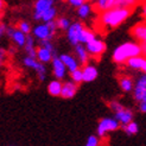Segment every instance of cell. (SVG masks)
I'll list each match as a JSON object with an SVG mask.
<instances>
[{
	"mask_svg": "<svg viewBox=\"0 0 146 146\" xmlns=\"http://www.w3.org/2000/svg\"><path fill=\"white\" fill-rule=\"evenodd\" d=\"M51 67H52V74L56 80H62L67 75V68H65L64 63L61 61L60 57H54L51 61Z\"/></svg>",
	"mask_w": 146,
	"mask_h": 146,
	"instance_id": "9c48e42d",
	"label": "cell"
},
{
	"mask_svg": "<svg viewBox=\"0 0 146 146\" xmlns=\"http://www.w3.org/2000/svg\"><path fill=\"white\" fill-rule=\"evenodd\" d=\"M24 50L26 52V56L30 57H35L36 58V54H37V48H36V39L32 35H26V42L24 45Z\"/></svg>",
	"mask_w": 146,
	"mask_h": 146,
	"instance_id": "ac0fdd59",
	"label": "cell"
},
{
	"mask_svg": "<svg viewBox=\"0 0 146 146\" xmlns=\"http://www.w3.org/2000/svg\"><path fill=\"white\" fill-rule=\"evenodd\" d=\"M138 0H116L115 6L118 7H122V9H129V10H133L137 7L138 5Z\"/></svg>",
	"mask_w": 146,
	"mask_h": 146,
	"instance_id": "484cf974",
	"label": "cell"
},
{
	"mask_svg": "<svg viewBox=\"0 0 146 146\" xmlns=\"http://www.w3.org/2000/svg\"><path fill=\"white\" fill-rule=\"evenodd\" d=\"M39 46H43V48L50 50V51H56L55 46H54V44H52V42H51V40H40L39 42Z\"/></svg>",
	"mask_w": 146,
	"mask_h": 146,
	"instance_id": "d6a6232c",
	"label": "cell"
},
{
	"mask_svg": "<svg viewBox=\"0 0 146 146\" xmlns=\"http://www.w3.org/2000/svg\"><path fill=\"white\" fill-rule=\"evenodd\" d=\"M6 30H7V25L5 23H0V38L3 36H6Z\"/></svg>",
	"mask_w": 146,
	"mask_h": 146,
	"instance_id": "8d00e7d4",
	"label": "cell"
},
{
	"mask_svg": "<svg viewBox=\"0 0 146 146\" xmlns=\"http://www.w3.org/2000/svg\"><path fill=\"white\" fill-rule=\"evenodd\" d=\"M122 129L125 131L126 134L134 135V134L138 133V131H139V126H138V123L135 121H131V122L127 123V125H123L122 126Z\"/></svg>",
	"mask_w": 146,
	"mask_h": 146,
	"instance_id": "4316f807",
	"label": "cell"
},
{
	"mask_svg": "<svg viewBox=\"0 0 146 146\" xmlns=\"http://www.w3.org/2000/svg\"><path fill=\"white\" fill-rule=\"evenodd\" d=\"M54 57H57L56 51H50L43 46H38L37 48V54H36V58L43 64L46 63H51Z\"/></svg>",
	"mask_w": 146,
	"mask_h": 146,
	"instance_id": "5bb4252c",
	"label": "cell"
},
{
	"mask_svg": "<svg viewBox=\"0 0 146 146\" xmlns=\"http://www.w3.org/2000/svg\"><path fill=\"white\" fill-rule=\"evenodd\" d=\"M18 30H20L21 32H24L25 35H29L32 31V29H31V25H30L29 21L23 20V21H20V23L18 24Z\"/></svg>",
	"mask_w": 146,
	"mask_h": 146,
	"instance_id": "1f68e13d",
	"label": "cell"
},
{
	"mask_svg": "<svg viewBox=\"0 0 146 146\" xmlns=\"http://www.w3.org/2000/svg\"><path fill=\"white\" fill-rule=\"evenodd\" d=\"M138 107H139V111L141 113H146V101H141L138 104Z\"/></svg>",
	"mask_w": 146,
	"mask_h": 146,
	"instance_id": "74e56055",
	"label": "cell"
},
{
	"mask_svg": "<svg viewBox=\"0 0 146 146\" xmlns=\"http://www.w3.org/2000/svg\"><path fill=\"white\" fill-rule=\"evenodd\" d=\"M108 107H109V109H111L113 113H116L118 111H120V109H122L125 106H123L121 102L118 101V100H111L108 102Z\"/></svg>",
	"mask_w": 146,
	"mask_h": 146,
	"instance_id": "f546056e",
	"label": "cell"
},
{
	"mask_svg": "<svg viewBox=\"0 0 146 146\" xmlns=\"http://www.w3.org/2000/svg\"><path fill=\"white\" fill-rule=\"evenodd\" d=\"M5 60H6V51H5V49L0 48V67L4 64Z\"/></svg>",
	"mask_w": 146,
	"mask_h": 146,
	"instance_id": "d590c367",
	"label": "cell"
},
{
	"mask_svg": "<svg viewBox=\"0 0 146 146\" xmlns=\"http://www.w3.org/2000/svg\"><path fill=\"white\" fill-rule=\"evenodd\" d=\"M115 3L116 0H95L93 5H94V10H96L99 13H101L114 7Z\"/></svg>",
	"mask_w": 146,
	"mask_h": 146,
	"instance_id": "7402d4cb",
	"label": "cell"
},
{
	"mask_svg": "<svg viewBox=\"0 0 146 146\" xmlns=\"http://www.w3.org/2000/svg\"><path fill=\"white\" fill-rule=\"evenodd\" d=\"M126 67L128 69L141 71L143 74H146V57H144L143 55H139L133 58H129L126 62Z\"/></svg>",
	"mask_w": 146,
	"mask_h": 146,
	"instance_id": "ba28073f",
	"label": "cell"
},
{
	"mask_svg": "<svg viewBox=\"0 0 146 146\" xmlns=\"http://www.w3.org/2000/svg\"><path fill=\"white\" fill-rule=\"evenodd\" d=\"M55 0H36L33 4V13L42 14L45 10L54 6Z\"/></svg>",
	"mask_w": 146,
	"mask_h": 146,
	"instance_id": "44dd1931",
	"label": "cell"
},
{
	"mask_svg": "<svg viewBox=\"0 0 146 146\" xmlns=\"http://www.w3.org/2000/svg\"><path fill=\"white\" fill-rule=\"evenodd\" d=\"M87 1H95V0H87Z\"/></svg>",
	"mask_w": 146,
	"mask_h": 146,
	"instance_id": "b9f144b4",
	"label": "cell"
},
{
	"mask_svg": "<svg viewBox=\"0 0 146 146\" xmlns=\"http://www.w3.org/2000/svg\"><path fill=\"white\" fill-rule=\"evenodd\" d=\"M120 128V123L115 118H111V116H106L102 118L98 122V127H96V135L99 138H104L108 133L115 132Z\"/></svg>",
	"mask_w": 146,
	"mask_h": 146,
	"instance_id": "277c9868",
	"label": "cell"
},
{
	"mask_svg": "<svg viewBox=\"0 0 146 146\" xmlns=\"http://www.w3.org/2000/svg\"><path fill=\"white\" fill-rule=\"evenodd\" d=\"M67 1L71 7H74V9H78V7L81 6L84 1H87V0H67Z\"/></svg>",
	"mask_w": 146,
	"mask_h": 146,
	"instance_id": "836d02e7",
	"label": "cell"
},
{
	"mask_svg": "<svg viewBox=\"0 0 146 146\" xmlns=\"http://www.w3.org/2000/svg\"><path fill=\"white\" fill-rule=\"evenodd\" d=\"M70 80L76 84H80L83 82V75H82V69L78 68L74 71H70Z\"/></svg>",
	"mask_w": 146,
	"mask_h": 146,
	"instance_id": "f1b7e54d",
	"label": "cell"
},
{
	"mask_svg": "<svg viewBox=\"0 0 146 146\" xmlns=\"http://www.w3.org/2000/svg\"><path fill=\"white\" fill-rule=\"evenodd\" d=\"M86 49H87V51H88V54H89L90 57L99 58V57H101L102 55L106 52L107 45H106V43L102 39H99L96 37L95 39H93L89 43H87Z\"/></svg>",
	"mask_w": 146,
	"mask_h": 146,
	"instance_id": "8992f818",
	"label": "cell"
},
{
	"mask_svg": "<svg viewBox=\"0 0 146 146\" xmlns=\"http://www.w3.org/2000/svg\"><path fill=\"white\" fill-rule=\"evenodd\" d=\"M62 86H63V82L61 80H52L50 81L49 84H48V93L50 94L51 96L54 98H57V96H61V92H62Z\"/></svg>",
	"mask_w": 146,
	"mask_h": 146,
	"instance_id": "ffe728a7",
	"label": "cell"
},
{
	"mask_svg": "<svg viewBox=\"0 0 146 146\" xmlns=\"http://www.w3.org/2000/svg\"><path fill=\"white\" fill-rule=\"evenodd\" d=\"M84 27L86 26L82 21H74L70 24L69 29L67 30V38L72 46L80 44V37H81V33Z\"/></svg>",
	"mask_w": 146,
	"mask_h": 146,
	"instance_id": "5b68a950",
	"label": "cell"
},
{
	"mask_svg": "<svg viewBox=\"0 0 146 146\" xmlns=\"http://www.w3.org/2000/svg\"><path fill=\"white\" fill-rule=\"evenodd\" d=\"M56 31H57L56 20H52V21H49V23L36 25L31 32L35 39L40 42V40H52V38L56 35Z\"/></svg>",
	"mask_w": 146,
	"mask_h": 146,
	"instance_id": "3957f363",
	"label": "cell"
},
{
	"mask_svg": "<svg viewBox=\"0 0 146 146\" xmlns=\"http://www.w3.org/2000/svg\"><path fill=\"white\" fill-rule=\"evenodd\" d=\"M61 58V61L64 63L65 65V68H67V70L70 72V71H74L78 68H81V65H80L78 61H77V58L75 56H72V55H69V54H62L58 56Z\"/></svg>",
	"mask_w": 146,
	"mask_h": 146,
	"instance_id": "9a60e30c",
	"label": "cell"
},
{
	"mask_svg": "<svg viewBox=\"0 0 146 146\" xmlns=\"http://www.w3.org/2000/svg\"><path fill=\"white\" fill-rule=\"evenodd\" d=\"M84 146H100V138L96 134H92L88 137Z\"/></svg>",
	"mask_w": 146,
	"mask_h": 146,
	"instance_id": "4dcf8cb0",
	"label": "cell"
},
{
	"mask_svg": "<svg viewBox=\"0 0 146 146\" xmlns=\"http://www.w3.org/2000/svg\"><path fill=\"white\" fill-rule=\"evenodd\" d=\"M141 55V46L138 42H125L118 45L112 54V60L114 63L122 65L126 64L129 58Z\"/></svg>",
	"mask_w": 146,
	"mask_h": 146,
	"instance_id": "7a4b0ae2",
	"label": "cell"
},
{
	"mask_svg": "<svg viewBox=\"0 0 146 146\" xmlns=\"http://www.w3.org/2000/svg\"><path fill=\"white\" fill-rule=\"evenodd\" d=\"M138 1H140V3H141V1H143V0H138Z\"/></svg>",
	"mask_w": 146,
	"mask_h": 146,
	"instance_id": "7bdbcfd3",
	"label": "cell"
},
{
	"mask_svg": "<svg viewBox=\"0 0 146 146\" xmlns=\"http://www.w3.org/2000/svg\"><path fill=\"white\" fill-rule=\"evenodd\" d=\"M95 38H96V33L94 32L93 30H90V29L84 27L82 33H81V37H80V44L86 45L87 43H89L90 40L95 39Z\"/></svg>",
	"mask_w": 146,
	"mask_h": 146,
	"instance_id": "603a6c76",
	"label": "cell"
},
{
	"mask_svg": "<svg viewBox=\"0 0 146 146\" xmlns=\"http://www.w3.org/2000/svg\"><path fill=\"white\" fill-rule=\"evenodd\" d=\"M133 10L129 9H122V7L114 6L107 11H104L99 14L98 18V25L102 30H113V29L119 27L121 24L131 17Z\"/></svg>",
	"mask_w": 146,
	"mask_h": 146,
	"instance_id": "6da1fadb",
	"label": "cell"
},
{
	"mask_svg": "<svg viewBox=\"0 0 146 146\" xmlns=\"http://www.w3.org/2000/svg\"><path fill=\"white\" fill-rule=\"evenodd\" d=\"M23 64L25 65L26 68H29V69H32V70H37L38 69V67L42 64L37 58H35V57H30V56H25L24 57V60H23Z\"/></svg>",
	"mask_w": 146,
	"mask_h": 146,
	"instance_id": "d4e9b609",
	"label": "cell"
},
{
	"mask_svg": "<svg viewBox=\"0 0 146 146\" xmlns=\"http://www.w3.org/2000/svg\"><path fill=\"white\" fill-rule=\"evenodd\" d=\"M140 46H141V55L146 57V43H140Z\"/></svg>",
	"mask_w": 146,
	"mask_h": 146,
	"instance_id": "f35d334b",
	"label": "cell"
},
{
	"mask_svg": "<svg viewBox=\"0 0 146 146\" xmlns=\"http://www.w3.org/2000/svg\"><path fill=\"white\" fill-rule=\"evenodd\" d=\"M56 17H57V10L56 7L52 6L50 9L45 10L44 12L42 13V21L43 23H49V21H52V20H56Z\"/></svg>",
	"mask_w": 146,
	"mask_h": 146,
	"instance_id": "cb8c5ba5",
	"label": "cell"
},
{
	"mask_svg": "<svg viewBox=\"0 0 146 146\" xmlns=\"http://www.w3.org/2000/svg\"><path fill=\"white\" fill-rule=\"evenodd\" d=\"M4 6H5V3H4V0H0V12H1L4 10Z\"/></svg>",
	"mask_w": 146,
	"mask_h": 146,
	"instance_id": "ab89813d",
	"label": "cell"
},
{
	"mask_svg": "<svg viewBox=\"0 0 146 146\" xmlns=\"http://www.w3.org/2000/svg\"><path fill=\"white\" fill-rule=\"evenodd\" d=\"M78 90V84L72 82L71 80L63 82L62 86V92H61V98L63 99H72Z\"/></svg>",
	"mask_w": 146,
	"mask_h": 146,
	"instance_id": "4fadbf2b",
	"label": "cell"
},
{
	"mask_svg": "<svg viewBox=\"0 0 146 146\" xmlns=\"http://www.w3.org/2000/svg\"><path fill=\"white\" fill-rule=\"evenodd\" d=\"M75 49V57L77 58V61L80 63V65H84L87 63H89V54H88V51H87L86 49V45L83 44H77L74 46Z\"/></svg>",
	"mask_w": 146,
	"mask_h": 146,
	"instance_id": "e0dca14e",
	"label": "cell"
},
{
	"mask_svg": "<svg viewBox=\"0 0 146 146\" xmlns=\"http://www.w3.org/2000/svg\"><path fill=\"white\" fill-rule=\"evenodd\" d=\"M134 80L129 75H120L119 76V87L123 93H132L134 88Z\"/></svg>",
	"mask_w": 146,
	"mask_h": 146,
	"instance_id": "2e32d148",
	"label": "cell"
},
{
	"mask_svg": "<svg viewBox=\"0 0 146 146\" xmlns=\"http://www.w3.org/2000/svg\"><path fill=\"white\" fill-rule=\"evenodd\" d=\"M71 24V21L69 18L67 17H60L56 19V25H57V29H60V30H63V31H67L69 26Z\"/></svg>",
	"mask_w": 146,
	"mask_h": 146,
	"instance_id": "83f0119b",
	"label": "cell"
},
{
	"mask_svg": "<svg viewBox=\"0 0 146 146\" xmlns=\"http://www.w3.org/2000/svg\"><path fill=\"white\" fill-rule=\"evenodd\" d=\"M1 18H3V14H1V12H0V23H1Z\"/></svg>",
	"mask_w": 146,
	"mask_h": 146,
	"instance_id": "60d3db41",
	"label": "cell"
},
{
	"mask_svg": "<svg viewBox=\"0 0 146 146\" xmlns=\"http://www.w3.org/2000/svg\"><path fill=\"white\" fill-rule=\"evenodd\" d=\"M77 10V16L80 19H88L90 14L94 12V5L89 1H84Z\"/></svg>",
	"mask_w": 146,
	"mask_h": 146,
	"instance_id": "d6986e66",
	"label": "cell"
},
{
	"mask_svg": "<svg viewBox=\"0 0 146 146\" xmlns=\"http://www.w3.org/2000/svg\"><path fill=\"white\" fill-rule=\"evenodd\" d=\"M131 36L138 43H146V20L137 23L131 29Z\"/></svg>",
	"mask_w": 146,
	"mask_h": 146,
	"instance_id": "30bf717a",
	"label": "cell"
},
{
	"mask_svg": "<svg viewBox=\"0 0 146 146\" xmlns=\"http://www.w3.org/2000/svg\"><path fill=\"white\" fill-rule=\"evenodd\" d=\"M6 36L9 38H11V40L18 48H24L25 42H26V35L24 32H21L20 30H18V29L13 27V26H7Z\"/></svg>",
	"mask_w": 146,
	"mask_h": 146,
	"instance_id": "52a82bcc",
	"label": "cell"
},
{
	"mask_svg": "<svg viewBox=\"0 0 146 146\" xmlns=\"http://www.w3.org/2000/svg\"><path fill=\"white\" fill-rule=\"evenodd\" d=\"M133 116H134L133 111L131 108H127V107H123L122 109H120V111L114 113V118L119 121L120 126L127 125L128 122L133 121Z\"/></svg>",
	"mask_w": 146,
	"mask_h": 146,
	"instance_id": "7c38bea8",
	"label": "cell"
},
{
	"mask_svg": "<svg viewBox=\"0 0 146 146\" xmlns=\"http://www.w3.org/2000/svg\"><path fill=\"white\" fill-rule=\"evenodd\" d=\"M82 75H83V82L89 83L95 81L99 76V70L96 68V65H94L92 63H87L82 65Z\"/></svg>",
	"mask_w": 146,
	"mask_h": 146,
	"instance_id": "8fae6325",
	"label": "cell"
},
{
	"mask_svg": "<svg viewBox=\"0 0 146 146\" xmlns=\"http://www.w3.org/2000/svg\"><path fill=\"white\" fill-rule=\"evenodd\" d=\"M140 12H141V17L144 20H146V0H143L140 4Z\"/></svg>",
	"mask_w": 146,
	"mask_h": 146,
	"instance_id": "e575fe53",
	"label": "cell"
}]
</instances>
